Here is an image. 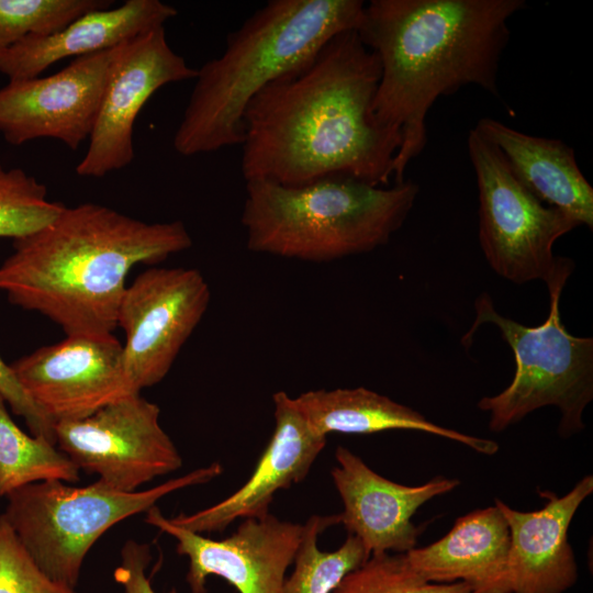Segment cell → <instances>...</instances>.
<instances>
[{"label": "cell", "instance_id": "cell-16", "mask_svg": "<svg viewBox=\"0 0 593 593\" xmlns=\"http://www.w3.org/2000/svg\"><path fill=\"white\" fill-rule=\"evenodd\" d=\"M276 426L250 478L223 501L193 514H179L170 522L203 534L222 532L237 518H261L279 490L301 482L324 449L326 437L307 425L283 391L272 395Z\"/></svg>", "mask_w": 593, "mask_h": 593}, {"label": "cell", "instance_id": "cell-17", "mask_svg": "<svg viewBox=\"0 0 593 593\" xmlns=\"http://www.w3.org/2000/svg\"><path fill=\"white\" fill-rule=\"evenodd\" d=\"M593 492V475H585L563 496L542 493L547 503L521 512L496 499L510 530L507 559L511 593H564L578 580V567L568 541L571 521Z\"/></svg>", "mask_w": 593, "mask_h": 593}, {"label": "cell", "instance_id": "cell-26", "mask_svg": "<svg viewBox=\"0 0 593 593\" xmlns=\"http://www.w3.org/2000/svg\"><path fill=\"white\" fill-rule=\"evenodd\" d=\"M332 593H473L463 582L432 583L409 563L404 553L371 555L349 572Z\"/></svg>", "mask_w": 593, "mask_h": 593}, {"label": "cell", "instance_id": "cell-21", "mask_svg": "<svg viewBox=\"0 0 593 593\" xmlns=\"http://www.w3.org/2000/svg\"><path fill=\"white\" fill-rule=\"evenodd\" d=\"M293 403L311 429L324 437L329 433L407 429L441 436L486 456L494 455L500 447L494 440L437 425L419 412L362 387L307 391L293 398Z\"/></svg>", "mask_w": 593, "mask_h": 593}, {"label": "cell", "instance_id": "cell-10", "mask_svg": "<svg viewBox=\"0 0 593 593\" xmlns=\"http://www.w3.org/2000/svg\"><path fill=\"white\" fill-rule=\"evenodd\" d=\"M208 282L193 268H149L126 287L118 311L123 365L133 388L159 383L204 316Z\"/></svg>", "mask_w": 593, "mask_h": 593}, {"label": "cell", "instance_id": "cell-23", "mask_svg": "<svg viewBox=\"0 0 593 593\" xmlns=\"http://www.w3.org/2000/svg\"><path fill=\"white\" fill-rule=\"evenodd\" d=\"M339 524L338 515L311 516L303 532L293 563L286 578L282 593H332L340 581L369 557L362 542L354 535L334 551H322L317 539L322 532Z\"/></svg>", "mask_w": 593, "mask_h": 593}, {"label": "cell", "instance_id": "cell-14", "mask_svg": "<svg viewBox=\"0 0 593 593\" xmlns=\"http://www.w3.org/2000/svg\"><path fill=\"white\" fill-rule=\"evenodd\" d=\"M145 522L174 537L177 552L189 559L186 580L192 593H205L211 575L239 593H282L303 532V525L269 513L246 518L231 536L214 540L172 524L156 505L146 511Z\"/></svg>", "mask_w": 593, "mask_h": 593}, {"label": "cell", "instance_id": "cell-5", "mask_svg": "<svg viewBox=\"0 0 593 593\" xmlns=\"http://www.w3.org/2000/svg\"><path fill=\"white\" fill-rule=\"evenodd\" d=\"M418 186L391 188L348 177L302 186L246 181L242 225L254 253L327 262L385 245L411 212Z\"/></svg>", "mask_w": 593, "mask_h": 593}, {"label": "cell", "instance_id": "cell-13", "mask_svg": "<svg viewBox=\"0 0 593 593\" xmlns=\"http://www.w3.org/2000/svg\"><path fill=\"white\" fill-rule=\"evenodd\" d=\"M116 47L74 58L49 76L9 80L0 89V133L18 146L58 139L77 149L88 139Z\"/></svg>", "mask_w": 593, "mask_h": 593}, {"label": "cell", "instance_id": "cell-1", "mask_svg": "<svg viewBox=\"0 0 593 593\" xmlns=\"http://www.w3.org/2000/svg\"><path fill=\"white\" fill-rule=\"evenodd\" d=\"M380 75L378 56L348 30L306 65L266 86L243 118L245 181L294 187L348 177L388 184L401 136L374 122Z\"/></svg>", "mask_w": 593, "mask_h": 593}, {"label": "cell", "instance_id": "cell-19", "mask_svg": "<svg viewBox=\"0 0 593 593\" xmlns=\"http://www.w3.org/2000/svg\"><path fill=\"white\" fill-rule=\"evenodd\" d=\"M508 551V526L494 504L457 518L443 538L405 556L428 582H463L473 593H511Z\"/></svg>", "mask_w": 593, "mask_h": 593}, {"label": "cell", "instance_id": "cell-24", "mask_svg": "<svg viewBox=\"0 0 593 593\" xmlns=\"http://www.w3.org/2000/svg\"><path fill=\"white\" fill-rule=\"evenodd\" d=\"M64 208L47 188L21 168L0 164V237L16 239L53 221Z\"/></svg>", "mask_w": 593, "mask_h": 593}, {"label": "cell", "instance_id": "cell-22", "mask_svg": "<svg viewBox=\"0 0 593 593\" xmlns=\"http://www.w3.org/2000/svg\"><path fill=\"white\" fill-rule=\"evenodd\" d=\"M46 480L78 482L79 469L52 441L24 433L0 395V496Z\"/></svg>", "mask_w": 593, "mask_h": 593}, {"label": "cell", "instance_id": "cell-18", "mask_svg": "<svg viewBox=\"0 0 593 593\" xmlns=\"http://www.w3.org/2000/svg\"><path fill=\"white\" fill-rule=\"evenodd\" d=\"M159 0H126L115 8L88 12L46 35H29L0 51V74L9 80L41 76L53 64L115 47L176 16Z\"/></svg>", "mask_w": 593, "mask_h": 593}, {"label": "cell", "instance_id": "cell-6", "mask_svg": "<svg viewBox=\"0 0 593 593\" xmlns=\"http://www.w3.org/2000/svg\"><path fill=\"white\" fill-rule=\"evenodd\" d=\"M572 271L573 261L561 257L546 283L550 299L548 317L535 327L499 314L488 293L477 298L475 317L461 343L469 347L481 325L493 324L512 348L516 362L510 385L478 403V407L490 415V430L503 432L544 406L559 409L560 436H572L585 427L583 412L593 399V339L571 335L559 309L563 287Z\"/></svg>", "mask_w": 593, "mask_h": 593}, {"label": "cell", "instance_id": "cell-27", "mask_svg": "<svg viewBox=\"0 0 593 593\" xmlns=\"http://www.w3.org/2000/svg\"><path fill=\"white\" fill-rule=\"evenodd\" d=\"M0 593H77L48 578L0 516Z\"/></svg>", "mask_w": 593, "mask_h": 593}, {"label": "cell", "instance_id": "cell-25", "mask_svg": "<svg viewBox=\"0 0 593 593\" xmlns=\"http://www.w3.org/2000/svg\"><path fill=\"white\" fill-rule=\"evenodd\" d=\"M109 0H0V51L35 34L56 32L75 19L112 7Z\"/></svg>", "mask_w": 593, "mask_h": 593}, {"label": "cell", "instance_id": "cell-28", "mask_svg": "<svg viewBox=\"0 0 593 593\" xmlns=\"http://www.w3.org/2000/svg\"><path fill=\"white\" fill-rule=\"evenodd\" d=\"M0 395L12 412L24 418L32 435L56 445L54 424L37 409L18 380L11 365L0 356Z\"/></svg>", "mask_w": 593, "mask_h": 593}, {"label": "cell", "instance_id": "cell-7", "mask_svg": "<svg viewBox=\"0 0 593 593\" xmlns=\"http://www.w3.org/2000/svg\"><path fill=\"white\" fill-rule=\"evenodd\" d=\"M222 471L214 462L134 492L116 491L100 480L86 486L41 481L10 493L0 516L48 578L75 589L89 549L109 528L175 491L210 482Z\"/></svg>", "mask_w": 593, "mask_h": 593}, {"label": "cell", "instance_id": "cell-11", "mask_svg": "<svg viewBox=\"0 0 593 593\" xmlns=\"http://www.w3.org/2000/svg\"><path fill=\"white\" fill-rule=\"evenodd\" d=\"M195 77L197 69L168 44L164 26L118 45L88 148L76 174L101 178L128 166L135 155L134 123L148 99L166 85Z\"/></svg>", "mask_w": 593, "mask_h": 593}, {"label": "cell", "instance_id": "cell-2", "mask_svg": "<svg viewBox=\"0 0 593 593\" xmlns=\"http://www.w3.org/2000/svg\"><path fill=\"white\" fill-rule=\"evenodd\" d=\"M523 0H371L356 30L379 58L381 75L371 112L401 145L395 183L426 144L425 120L434 102L475 85L500 97L497 70L510 40L508 19Z\"/></svg>", "mask_w": 593, "mask_h": 593}, {"label": "cell", "instance_id": "cell-3", "mask_svg": "<svg viewBox=\"0 0 593 593\" xmlns=\"http://www.w3.org/2000/svg\"><path fill=\"white\" fill-rule=\"evenodd\" d=\"M191 245L181 221L147 223L97 203L64 205L48 224L13 239L0 265V291L66 335L112 334L132 268Z\"/></svg>", "mask_w": 593, "mask_h": 593}, {"label": "cell", "instance_id": "cell-4", "mask_svg": "<svg viewBox=\"0 0 593 593\" xmlns=\"http://www.w3.org/2000/svg\"><path fill=\"white\" fill-rule=\"evenodd\" d=\"M361 0H270L227 34L224 52L197 70L172 146L181 156L240 145L253 98L300 69L335 35L357 30Z\"/></svg>", "mask_w": 593, "mask_h": 593}, {"label": "cell", "instance_id": "cell-20", "mask_svg": "<svg viewBox=\"0 0 593 593\" xmlns=\"http://www.w3.org/2000/svg\"><path fill=\"white\" fill-rule=\"evenodd\" d=\"M503 155L515 179L540 202L593 227V188L564 142L525 134L482 118L474 127Z\"/></svg>", "mask_w": 593, "mask_h": 593}, {"label": "cell", "instance_id": "cell-12", "mask_svg": "<svg viewBox=\"0 0 593 593\" xmlns=\"http://www.w3.org/2000/svg\"><path fill=\"white\" fill-rule=\"evenodd\" d=\"M37 409L55 425L90 416L133 393L123 345L113 334L66 335L11 365Z\"/></svg>", "mask_w": 593, "mask_h": 593}, {"label": "cell", "instance_id": "cell-15", "mask_svg": "<svg viewBox=\"0 0 593 593\" xmlns=\"http://www.w3.org/2000/svg\"><path fill=\"white\" fill-rule=\"evenodd\" d=\"M335 459L337 466L331 475L344 505L339 523L370 556L415 548L422 532L412 522L416 511L459 485V480L443 477L415 486L399 484L373 471L344 446L336 448Z\"/></svg>", "mask_w": 593, "mask_h": 593}, {"label": "cell", "instance_id": "cell-8", "mask_svg": "<svg viewBox=\"0 0 593 593\" xmlns=\"http://www.w3.org/2000/svg\"><path fill=\"white\" fill-rule=\"evenodd\" d=\"M467 145L479 190V240L486 261L514 283H547L561 258L553 255L556 240L580 223L529 193L501 152L474 127Z\"/></svg>", "mask_w": 593, "mask_h": 593}, {"label": "cell", "instance_id": "cell-29", "mask_svg": "<svg viewBox=\"0 0 593 593\" xmlns=\"http://www.w3.org/2000/svg\"><path fill=\"white\" fill-rule=\"evenodd\" d=\"M152 560L147 544L128 540L121 550V563L114 570V580L124 593H156L146 575ZM176 593V590L170 591Z\"/></svg>", "mask_w": 593, "mask_h": 593}, {"label": "cell", "instance_id": "cell-9", "mask_svg": "<svg viewBox=\"0 0 593 593\" xmlns=\"http://www.w3.org/2000/svg\"><path fill=\"white\" fill-rule=\"evenodd\" d=\"M159 414L157 404L133 393L85 418L55 424L56 446L79 470L116 491L134 492L182 466Z\"/></svg>", "mask_w": 593, "mask_h": 593}]
</instances>
